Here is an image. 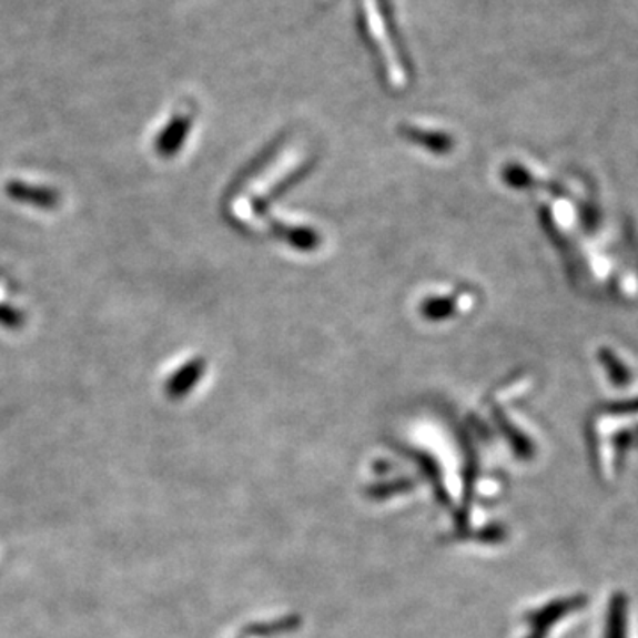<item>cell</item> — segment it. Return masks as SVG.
<instances>
[{"label": "cell", "instance_id": "cell-1", "mask_svg": "<svg viewBox=\"0 0 638 638\" xmlns=\"http://www.w3.org/2000/svg\"><path fill=\"white\" fill-rule=\"evenodd\" d=\"M6 194L18 203L31 204L36 207H53L59 203V195L53 190L27 185L22 181H9Z\"/></svg>", "mask_w": 638, "mask_h": 638}, {"label": "cell", "instance_id": "cell-2", "mask_svg": "<svg viewBox=\"0 0 638 638\" xmlns=\"http://www.w3.org/2000/svg\"><path fill=\"white\" fill-rule=\"evenodd\" d=\"M190 132V120L185 115H178L168 126L163 128L162 133L154 141V150L159 154L169 159L172 154L180 151L181 145L185 142Z\"/></svg>", "mask_w": 638, "mask_h": 638}, {"label": "cell", "instance_id": "cell-3", "mask_svg": "<svg viewBox=\"0 0 638 638\" xmlns=\"http://www.w3.org/2000/svg\"><path fill=\"white\" fill-rule=\"evenodd\" d=\"M204 375V362L192 361L186 366L180 367L165 383V392L172 399H180L194 388L195 383Z\"/></svg>", "mask_w": 638, "mask_h": 638}, {"label": "cell", "instance_id": "cell-4", "mask_svg": "<svg viewBox=\"0 0 638 638\" xmlns=\"http://www.w3.org/2000/svg\"><path fill=\"white\" fill-rule=\"evenodd\" d=\"M23 314L18 308L0 305V325L6 328H20L23 325Z\"/></svg>", "mask_w": 638, "mask_h": 638}]
</instances>
